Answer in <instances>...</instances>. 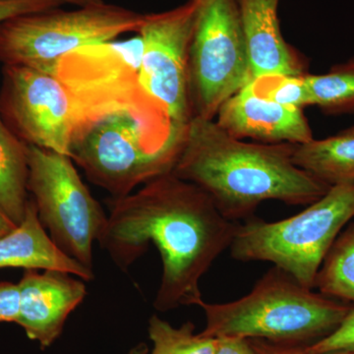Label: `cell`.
I'll use <instances>...</instances> for the list:
<instances>
[{"label": "cell", "mask_w": 354, "mask_h": 354, "mask_svg": "<svg viewBox=\"0 0 354 354\" xmlns=\"http://www.w3.org/2000/svg\"><path fill=\"white\" fill-rule=\"evenodd\" d=\"M28 176V145L0 113V208L16 225L22 223L30 200Z\"/></svg>", "instance_id": "cell-17"}, {"label": "cell", "mask_w": 354, "mask_h": 354, "mask_svg": "<svg viewBox=\"0 0 354 354\" xmlns=\"http://www.w3.org/2000/svg\"><path fill=\"white\" fill-rule=\"evenodd\" d=\"M108 225L99 241L121 270L157 247L162 274L153 307L169 311L203 301L200 281L234 241L239 223L221 215L195 184L167 174L125 197L109 201Z\"/></svg>", "instance_id": "cell-1"}, {"label": "cell", "mask_w": 354, "mask_h": 354, "mask_svg": "<svg viewBox=\"0 0 354 354\" xmlns=\"http://www.w3.org/2000/svg\"><path fill=\"white\" fill-rule=\"evenodd\" d=\"M0 113L28 146L68 156L77 114L68 88L55 74L3 65Z\"/></svg>", "instance_id": "cell-11"}, {"label": "cell", "mask_w": 354, "mask_h": 354, "mask_svg": "<svg viewBox=\"0 0 354 354\" xmlns=\"http://www.w3.org/2000/svg\"><path fill=\"white\" fill-rule=\"evenodd\" d=\"M215 120L230 136L257 143L299 145L314 139L304 109L262 97L252 80L221 104Z\"/></svg>", "instance_id": "cell-13"}, {"label": "cell", "mask_w": 354, "mask_h": 354, "mask_svg": "<svg viewBox=\"0 0 354 354\" xmlns=\"http://www.w3.org/2000/svg\"><path fill=\"white\" fill-rule=\"evenodd\" d=\"M194 330L190 321L176 328L157 315L151 317L148 334L153 348L148 354H215L218 339Z\"/></svg>", "instance_id": "cell-20"}, {"label": "cell", "mask_w": 354, "mask_h": 354, "mask_svg": "<svg viewBox=\"0 0 354 354\" xmlns=\"http://www.w3.org/2000/svg\"><path fill=\"white\" fill-rule=\"evenodd\" d=\"M319 292L354 305V218L335 239L315 281Z\"/></svg>", "instance_id": "cell-18"}, {"label": "cell", "mask_w": 354, "mask_h": 354, "mask_svg": "<svg viewBox=\"0 0 354 354\" xmlns=\"http://www.w3.org/2000/svg\"><path fill=\"white\" fill-rule=\"evenodd\" d=\"M354 218V184L332 186L297 215L277 221L252 218L239 223L230 249L241 262H270L306 288L335 239Z\"/></svg>", "instance_id": "cell-5"}, {"label": "cell", "mask_w": 354, "mask_h": 354, "mask_svg": "<svg viewBox=\"0 0 354 354\" xmlns=\"http://www.w3.org/2000/svg\"><path fill=\"white\" fill-rule=\"evenodd\" d=\"M304 76H264L254 79L252 83L256 92L262 97L281 106L304 109L312 106Z\"/></svg>", "instance_id": "cell-21"}, {"label": "cell", "mask_w": 354, "mask_h": 354, "mask_svg": "<svg viewBox=\"0 0 354 354\" xmlns=\"http://www.w3.org/2000/svg\"><path fill=\"white\" fill-rule=\"evenodd\" d=\"M188 51L193 118L215 120L221 104L251 78L250 59L236 0H197Z\"/></svg>", "instance_id": "cell-9"}, {"label": "cell", "mask_w": 354, "mask_h": 354, "mask_svg": "<svg viewBox=\"0 0 354 354\" xmlns=\"http://www.w3.org/2000/svg\"><path fill=\"white\" fill-rule=\"evenodd\" d=\"M16 227H17V225L7 216L3 209L0 208V237L9 234V232L13 230Z\"/></svg>", "instance_id": "cell-27"}, {"label": "cell", "mask_w": 354, "mask_h": 354, "mask_svg": "<svg viewBox=\"0 0 354 354\" xmlns=\"http://www.w3.org/2000/svg\"><path fill=\"white\" fill-rule=\"evenodd\" d=\"M313 353H333L346 351L354 353V306L348 312L341 325L329 335L307 346Z\"/></svg>", "instance_id": "cell-22"}, {"label": "cell", "mask_w": 354, "mask_h": 354, "mask_svg": "<svg viewBox=\"0 0 354 354\" xmlns=\"http://www.w3.org/2000/svg\"><path fill=\"white\" fill-rule=\"evenodd\" d=\"M293 162L330 187L354 184V127L295 145Z\"/></svg>", "instance_id": "cell-16"}, {"label": "cell", "mask_w": 354, "mask_h": 354, "mask_svg": "<svg viewBox=\"0 0 354 354\" xmlns=\"http://www.w3.org/2000/svg\"><path fill=\"white\" fill-rule=\"evenodd\" d=\"M58 2L64 4H70L75 7H83L90 6H97V4L104 3V0H57Z\"/></svg>", "instance_id": "cell-28"}, {"label": "cell", "mask_w": 354, "mask_h": 354, "mask_svg": "<svg viewBox=\"0 0 354 354\" xmlns=\"http://www.w3.org/2000/svg\"><path fill=\"white\" fill-rule=\"evenodd\" d=\"M236 1L252 80L270 75H305L306 62L281 34L278 17L279 0Z\"/></svg>", "instance_id": "cell-14"}, {"label": "cell", "mask_w": 354, "mask_h": 354, "mask_svg": "<svg viewBox=\"0 0 354 354\" xmlns=\"http://www.w3.org/2000/svg\"><path fill=\"white\" fill-rule=\"evenodd\" d=\"M57 270L92 281L94 271L62 252L46 234L36 205L30 198L22 223L0 237V270Z\"/></svg>", "instance_id": "cell-15"}, {"label": "cell", "mask_w": 354, "mask_h": 354, "mask_svg": "<svg viewBox=\"0 0 354 354\" xmlns=\"http://www.w3.org/2000/svg\"><path fill=\"white\" fill-rule=\"evenodd\" d=\"M216 339L218 344L215 354H259L250 339L234 337H221Z\"/></svg>", "instance_id": "cell-26"}, {"label": "cell", "mask_w": 354, "mask_h": 354, "mask_svg": "<svg viewBox=\"0 0 354 354\" xmlns=\"http://www.w3.org/2000/svg\"><path fill=\"white\" fill-rule=\"evenodd\" d=\"M28 191L44 227L62 252L94 271L93 245L104 234L109 216L68 156L28 146Z\"/></svg>", "instance_id": "cell-8"}, {"label": "cell", "mask_w": 354, "mask_h": 354, "mask_svg": "<svg viewBox=\"0 0 354 354\" xmlns=\"http://www.w3.org/2000/svg\"><path fill=\"white\" fill-rule=\"evenodd\" d=\"M84 281L67 272L26 270L18 283L20 311L16 324L41 348H50L87 295Z\"/></svg>", "instance_id": "cell-12"}, {"label": "cell", "mask_w": 354, "mask_h": 354, "mask_svg": "<svg viewBox=\"0 0 354 354\" xmlns=\"http://www.w3.org/2000/svg\"><path fill=\"white\" fill-rule=\"evenodd\" d=\"M149 349L146 344L141 342V344H137L134 348L130 349L127 353L125 354H148Z\"/></svg>", "instance_id": "cell-29"}, {"label": "cell", "mask_w": 354, "mask_h": 354, "mask_svg": "<svg viewBox=\"0 0 354 354\" xmlns=\"http://www.w3.org/2000/svg\"><path fill=\"white\" fill-rule=\"evenodd\" d=\"M20 290L17 283L0 281V323H16L19 317Z\"/></svg>", "instance_id": "cell-24"}, {"label": "cell", "mask_w": 354, "mask_h": 354, "mask_svg": "<svg viewBox=\"0 0 354 354\" xmlns=\"http://www.w3.org/2000/svg\"><path fill=\"white\" fill-rule=\"evenodd\" d=\"M69 158L91 183L121 198L171 174L178 155L153 145L132 113L115 111L79 120Z\"/></svg>", "instance_id": "cell-7"}, {"label": "cell", "mask_w": 354, "mask_h": 354, "mask_svg": "<svg viewBox=\"0 0 354 354\" xmlns=\"http://www.w3.org/2000/svg\"><path fill=\"white\" fill-rule=\"evenodd\" d=\"M254 348L259 354H354L346 351H333V353H313L307 346H292V344H272L263 339H250Z\"/></svg>", "instance_id": "cell-25"}, {"label": "cell", "mask_w": 354, "mask_h": 354, "mask_svg": "<svg viewBox=\"0 0 354 354\" xmlns=\"http://www.w3.org/2000/svg\"><path fill=\"white\" fill-rule=\"evenodd\" d=\"M197 0L162 13L146 14L139 83L151 102L174 127L186 129L192 120L188 93V51Z\"/></svg>", "instance_id": "cell-10"}, {"label": "cell", "mask_w": 354, "mask_h": 354, "mask_svg": "<svg viewBox=\"0 0 354 354\" xmlns=\"http://www.w3.org/2000/svg\"><path fill=\"white\" fill-rule=\"evenodd\" d=\"M145 15L104 2L17 16L0 24V62L55 74L74 50L138 32Z\"/></svg>", "instance_id": "cell-6"}, {"label": "cell", "mask_w": 354, "mask_h": 354, "mask_svg": "<svg viewBox=\"0 0 354 354\" xmlns=\"http://www.w3.org/2000/svg\"><path fill=\"white\" fill-rule=\"evenodd\" d=\"M142 39L92 44L62 58L55 75L68 88L77 122L102 114L132 113L158 149L179 153L185 130L174 127L139 83Z\"/></svg>", "instance_id": "cell-4"}, {"label": "cell", "mask_w": 354, "mask_h": 354, "mask_svg": "<svg viewBox=\"0 0 354 354\" xmlns=\"http://www.w3.org/2000/svg\"><path fill=\"white\" fill-rule=\"evenodd\" d=\"M295 144H262L234 138L215 120L187 125L172 174L195 184L227 220H248L261 203L308 206L330 186L293 162Z\"/></svg>", "instance_id": "cell-2"}, {"label": "cell", "mask_w": 354, "mask_h": 354, "mask_svg": "<svg viewBox=\"0 0 354 354\" xmlns=\"http://www.w3.org/2000/svg\"><path fill=\"white\" fill-rule=\"evenodd\" d=\"M62 6L57 0H0V24L17 16L50 10Z\"/></svg>", "instance_id": "cell-23"}, {"label": "cell", "mask_w": 354, "mask_h": 354, "mask_svg": "<svg viewBox=\"0 0 354 354\" xmlns=\"http://www.w3.org/2000/svg\"><path fill=\"white\" fill-rule=\"evenodd\" d=\"M353 306L315 292L277 267L245 297L227 304L203 300L198 305L206 318L204 335L292 346H310L332 334Z\"/></svg>", "instance_id": "cell-3"}, {"label": "cell", "mask_w": 354, "mask_h": 354, "mask_svg": "<svg viewBox=\"0 0 354 354\" xmlns=\"http://www.w3.org/2000/svg\"><path fill=\"white\" fill-rule=\"evenodd\" d=\"M312 106L326 113H354V57L321 75L305 74Z\"/></svg>", "instance_id": "cell-19"}]
</instances>
